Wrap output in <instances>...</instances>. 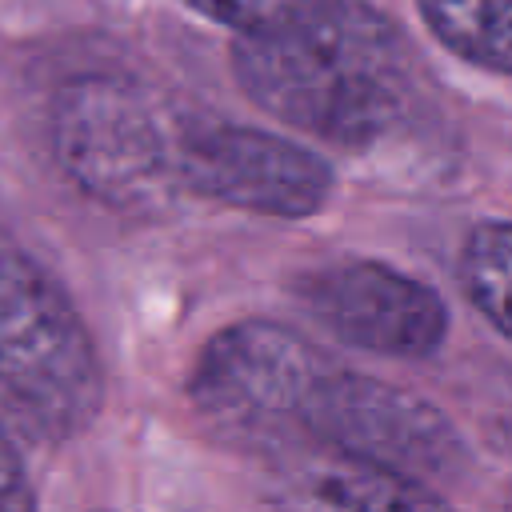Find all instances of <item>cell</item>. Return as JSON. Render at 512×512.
I'll return each instance as SVG.
<instances>
[{"mask_svg":"<svg viewBox=\"0 0 512 512\" xmlns=\"http://www.w3.org/2000/svg\"><path fill=\"white\" fill-rule=\"evenodd\" d=\"M232 72L272 120L336 148L384 144L420 100V56L364 0H320L284 24L240 32Z\"/></svg>","mask_w":512,"mask_h":512,"instance_id":"1","label":"cell"},{"mask_svg":"<svg viewBox=\"0 0 512 512\" xmlns=\"http://www.w3.org/2000/svg\"><path fill=\"white\" fill-rule=\"evenodd\" d=\"M104 368L92 332L48 268L0 228V432L60 448L92 428Z\"/></svg>","mask_w":512,"mask_h":512,"instance_id":"2","label":"cell"},{"mask_svg":"<svg viewBox=\"0 0 512 512\" xmlns=\"http://www.w3.org/2000/svg\"><path fill=\"white\" fill-rule=\"evenodd\" d=\"M180 120L124 72H80L52 100V148L84 196L120 216H160L184 196Z\"/></svg>","mask_w":512,"mask_h":512,"instance_id":"3","label":"cell"},{"mask_svg":"<svg viewBox=\"0 0 512 512\" xmlns=\"http://www.w3.org/2000/svg\"><path fill=\"white\" fill-rule=\"evenodd\" d=\"M332 364L292 328L240 320L220 328L188 372L196 416L248 452L308 448V416Z\"/></svg>","mask_w":512,"mask_h":512,"instance_id":"4","label":"cell"},{"mask_svg":"<svg viewBox=\"0 0 512 512\" xmlns=\"http://www.w3.org/2000/svg\"><path fill=\"white\" fill-rule=\"evenodd\" d=\"M308 448H332L440 492L468 472V444L456 424L416 392L332 368L312 416Z\"/></svg>","mask_w":512,"mask_h":512,"instance_id":"5","label":"cell"},{"mask_svg":"<svg viewBox=\"0 0 512 512\" xmlns=\"http://www.w3.org/2000/svg\"><path fill=\"white\" fill-rule=\"evenodd\" d=\"M180 184L240 212L300 220L324 208L332 168L288 136L184 112L180 120Z\"/></svg>","mask_w":512,"mask_h":512,"instance_id":"6","label":"cell"},{"mask_svg":"<svg viewBox=\"0 0 512 512\" xmlns=\"http://www.w3.org/2000/svg\"><path fill=\"white\" fill-rule=\"evenodd\" d=\"M304 312L340 344L376 356H432L448 336V308L424 280L376 260H344L296 280Z\"/></svg>","mask_w":512,"mask_h":512,"instance_id":"7","label":"cell"},{"mask_svg":"<svg viewBox=\"0 0 512 512\" xmlns=\"http://www.w3.org/2000/svg\"><path fill=\"white\" fill-rule=\"evenodd\" d=\"M276 504L292 508H344V512H384V508H440L444 492L412 484L368 460L316 448L296 456L276 476Z\"/></svg>","mask_w":512,"mask_h":512,"instance_id":"8","label":"cell"},{"mask_svg":"<svg viewBox=\"0 0 512 512\" xmlns=\"http://www.w3.org/2000/svg\"><path fill=\"white\" fill-rule=\"evenodd\" d=\"M416 8L452 56L512 76V0H416Z\"/></svg>","mask_w":512,"mask_h":512,"instance_id":"9","label":"cell"},{"mask_svg":"<svg viewBox=\"0 0 512 512\" xmlns=\"http://www.w3.org/2000/svg\"><path fill=\"white\" fill-rule=\"evenodd\" d=\"M468 300L512 340V224H480L460 256Z\"/></svg>","mask_w":512,"mask_h":512,"instance_id":"10","label":"cell"},{"mask_svg":"<svg viewBox=\"0 0 512 512\" xmlns=\"http://www.w3.org/2000/svg\"><path fill=\"white\" fill-rule=\"evenodd\" d=\"M184 4L240 36V32H260V28L284 24L320 0H184Z\"/></svg>","mask_w":512,"mask_h":512,"instance_id":"11","label":"cell"},{"mask_svg":"<svg viewBox=\"0 0 512 512\" xmlns=\"http://www.w3.org/2000/svg\"><path fill=\"white\" fill-rule=\"evenodd\" d=\"M36 504V492L28 488V476H24V464L16 456V444L0 432V508L12 512V508H32Z\"/></svg>","mask_w":512,"mask_h":512,"instance_id":"12","label":"cell"}]
</instances>
